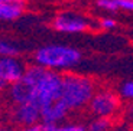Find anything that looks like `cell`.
<instances>
[{
    "instance_id": "1",
    "label": "cell",
    "mask_w": 133,
    "mask_h": 131,
    "mask_svg": "<svg viewBox=\"0 0 133 131\" xmlns=\"http://www.w3.org/2000/svg\"><path fill=\"white\" fill-rule=\"evenodd\" d=\"M23 78L35 85L36 104L41 107V110L61 98L62 75L57 74L55 71H51L35 63L26 68Z\"/></svg>"
},
{
    "instance_id": "2",
    "label": "cell",
    "mask_w": 133,
    "mask_h": 131,
    "mask_svg": "<svg viewBox=\"0 0 133 131\" xmlns=\"http://www.w3.org/2000/svg\"><path fill=\"white\" fill-rule=\"evenodd\" d=\"M96 94V86L91 78L78 74L62 75L61 86V101L68 107V110H80L90 104Z\"/></svg>"
},
{
    "instance_id": "3",
    "label": "cell",
    "mask_w": 133,
    "mask_h": 131,
    "mask_svg": "<svg viewBox=\"0 0 133 131\" xmlns=\"http://www.w3.org/2000/svg\"><path fill=\"white\" fill-rule=\"evenodd\" d=\"M81 61V52L66 45H46L35 52L36 65L46 69H66Z\"/></svg>"
},
{
    "instance_id": "4",
    "label": "cell",
    "mask_w": 133,
    "mask_h": 131,
    "mask_svg": "<svg viewBox=\"0 0 133 131\" xmlns=\"http://www.w3.org/2000/svg\"><path fill=\"white\" fill-rule=\"evenodd\" d=\"M120 107V99L113 91L101 89L94 94L93 99L88 104L91 114L98 118H110L117 112Z\"/></svg>"
},
{
    "instance_id": "5",
    "label": "cell",
    "mask_w": 133,
    "mask_h": 131,
    "mask_svg": "<svg viewBox=\"0 0 133 131\" xmlns=\"http://www.w3.org/2000/svg\"><path fill=\"white\" fill-rule=\"evenodd\" d=\"M52 26L61 33H81L88 27V20L75 13H61L54 19Z\"/></svg>"
},
{
    "instance_id": "6",
    "label": "cell",
    "mask_w": 133,
    "mask_h": 131,
    "mask_svg": "<svg viewBox=\"0 0 133 131\" xmlns=\"http://www.w3.org/2000/svg\"><path fill=\"white\" fill-rule=\"evenodd\" d=\"M9 97L15 105L29 104V102L36 104V89H35V85L30 84L29 81H26L25 78H22L16 84L9 86Z\"/></svg>"
},
{
    "instance_id": "7",
    "label": "cell",
    "mask_w": 133,
    "mask_h": 131,
    "mask_svg": "<svg viewBox=\"0 0 133 131\" xmlns=\"http://www.w3.org/2000/svg\"><path fill=\"white\" fill-rule=\"evenodd\" d=\"M41 111H42L41 107L33 104V102L20 104V105H15L12 117H13V121L16 124L22 125V128H25V127H30V125H35L39 122Z\"/></svg>"
},
{
    "instance_id": "8",
    "label": "cell",
    "mask_w": 133,
    "mask_h": 131,
    "mask_svg": "<svg viewBox=\"0 0 133 131\" xmlns=\"http://www.w3.org/2000/svg\"><path fill=\"white\" fill-rule=\"evenodd\" d=\"M26 68L17 58H0V79L13 85L23 78Z\"/></svg>"
},
{
    "instance_id": "9",
    "label": "cell",
    "mask_w": 133,
    "mask_h": 131,
    "mask_svg": "<svg viewBox=\"0 0 133 131\" xmlns=\"http://www.w3.org/2000/svg\"><path fill=\"white\" fill-rule=\"evenodd\" d=\"M70 110L64 104L61 99L52 102V104L43 107L41 111V121L46 122V124H52V125H58V122L62 121L64 118L68 115Z\"/></svg>"
},
{
    "instance_id": "10",
    "label": "cell",
    "mask_w": 133,
    "mask_h": 131,
    "mask_svg": "<svg viewBox=\"0 0 133 131\" xmlns=\"http://www.w3.org/2000/svg\"><path fill=\"white\" fill-rule=\"evenodd\" d=\"M25 9L23 0H0V20H15Z\"/></svg>"
},
{
    "instance_id": "11",
    "label": "cell",
    "mask_w": 133,
    "mask_h": 131,
    "mask_svg": "<svg viewBox=\"0 0 133 131\" xmlns=\"http://www.w3.org/2000/svg\"><path fill=\"white\" fill-rule=\"evenodd\" d=\"M85 131H111V120L94 117L85 125Z\"/></svg>"
},
{
    "instance_id": "12",
    "label": "cell",
    "mask_w": 133,
    "mask_h": 131,
    "mask_svg": "<svg viewBox=\"0 0 133 131\" xmlns=\"http://www.w3.org/2000/svg\"><path fill=\"white\" fill-rule=\"evenodd\" d=\"M19 49L16 46L6 40H0V58H16Z\"/></svg>"
},
{
    "instance_id": "13",
    "label": "cell",
    "mask_w": 133,
    "mask_h": 131,
    "mask_svg": "<svg viewBox=\"0 0 133 131\" xmlns=\"http://www.w3.org/2000/svg\"><path fill=\"white\" fill-rule=\"evenodd\" d=\"M57 128V125H52V124H46V122H38L35 125H30V127H25V128H20V131H54Z\"/></svg>"
},
{
    "instance_id": "14",
    "label": "cell",
    "mask_w": 133,
    "mask_h": 131,
    "mask_svg": "<svg viewBox=\"0 0 133 131\" xmlns=\"http://www.w3.org/2000/svg\"><path fill=\"white\" fill-rule=\"evenodd\" d=\"M120 94L126 99L133 101V81H126L120 88Z\"/></svg>"
},
{
    "instance_id": "15",
    "label": "cell",
    "mask_w": 133,
    "mask_h": 131,
    "mask_svg": "<svg viewBox=\"0 0 133 131\" xmlns=\"http://www.w3.org/2000/svg\"><path fill=\"white\" fill-rule=\"evenodd\" d=\"M97 6L100 9L109 10V12H116V10H119L116 0H97Z\"/></svg>"
},
{
    "instance_id": "16",
    "label": "cell",
    "mask_w": 133,
    "mask_h": 131,
    "mask_svg": "<svg viewBox=\"0 0 133 131\" xmlns=\"http://www.w3.org/2000/svg\"><path fill=\"white\" fill-rule=\"evenodd\" d=\"M54 131H85V127L81 124H64V125H57Z\"/></svg>"
},
{
    "instance_id": "17",
    "label": "cell",
    "mask_w": 133,
    "mask_h": 131,
    "mask_svg": "<svg viewBox=\"0 0 133 131\" xmlns=\"http://www.w3.org/2000/svg\"><path fill=\"white\" fill-rule=\"evenodd\" d=\"M116 20L111 19V17H104V19L100 20V27H103L106 30H110V29H114L116 27Z\"/></svg>"
},
{
    "instance_id": "18",
    "label": "cell",
    "mask_w": 133,
    "mask_h": 131,
    "mask_svg": "<svg viewBox=\"0 0 133 131\" xmlns=\"http://www.w3.org/2000/svg\"><path fill=\"white\" fill-rule=\"evenodd\" d=\"M116 3H117L119 9L133 12V0H116Z\"/></svg>"
},
{
    "instance_id": "19",
    "label": "cell",
    "mask_w": 133,
    "mask_h": 131,
    "mask_svg": "<svg viewBox=\"0 0 133 131\" xmlns=\"http://www.w3.org/2000/svg\"><path fill=\"white\" fill-rule=\"evenodd\" d=\"M126 118L127 120H133V104H130L126 108Z\"/></svg>"
},
{
    "instance_id": "20",
    "label": "cell",
    "mask_w": 133,
    "mask_h": 131,
    "mask_svg": "<svg viewBox=\"0 0 133 131\" xmlns=\"http://www.w3.org/2000/svg\"><path fill=\"white\" fill-rule=\"evenodd\" d=\"M7 86H9V84H6L4 81H2V79H0V91H4Z\"/></svg>"
},
{
    "instance_id": "21",
    "label": "cell",
    "mask_w": 133,
    "mask_h": 131,
    "mask_svg": "<svg viewBox=\"0 0 133 131\" xmlns=\"http://www.w3.org/2000/svg\"><path fill=\"white\" fill-rule=\"evenodd\" d=\"M0 131H13V130H7V128H0Z\"/></svg>"
}]
</instances>
